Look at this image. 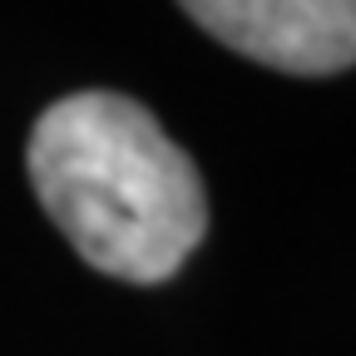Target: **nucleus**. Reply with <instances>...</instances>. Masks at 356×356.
I'll return each instance as SVG.
<instances>
[{"label":"nucleus","mask_w":356,"mask_h":356,"mask_svg":"<svg viewBox=\"0 0 356 356\" xmlns=\"http://www.w3.org/2000/svg\"><path fill=\"white\" fill-rule=\"evenodd\" d=\"M30 184L50 222L104 277L163 282L208 233L193 159L129 95L79 89L30 129Z\"/></svg>","instance_id":"nucleus-1"},{"label":"nucleus","mask_w":356,"mask_h":356,"mask_svg":"<svg viewBox=\"0 0 356 356\" xmlns=\"http://www.w3.org/2000/svg\"><path fill=\"white\" fill-rule=\"evenodd\" d=\"M213 40L282 74L356 65V0H178Z\"/></svg>","instance_id":"nucleus-2"}]
</instances>
